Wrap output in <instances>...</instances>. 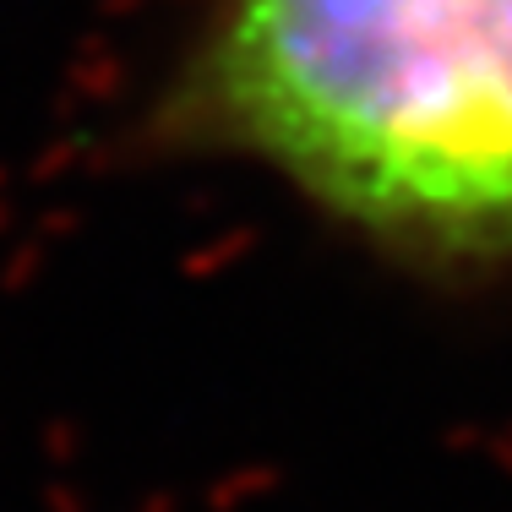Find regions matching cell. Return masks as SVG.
Segmentation results:
<instances>
[{
  "label": "cell",
  "mask_w": 512,
  "mask_h": 512,
  "mask_svg": "<svg viewBox=\"0 0 512 512\" xmlns=\"http://www.w3.org/2000/svg\"><path fill=\"white\" fill-rule=\"evenodd\" d=\"M164 131L387 246L512 251V0H213Z\"/></svg>",
  "instance_id": "cell-1"
}]
</instances>
